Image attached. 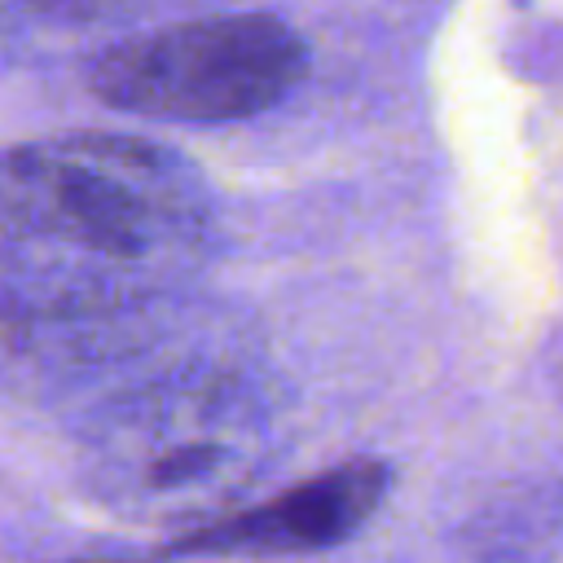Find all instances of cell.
Returning <instances> with one entry per match:
<instances>
[{
	"mask_svg": "<svg viewBox=\"0 0 563 563\" xmlns=\"http://www.w3.org/2000/svg\"><path fill=\"white\" fill-rule=\"evenodd\" d=\"M216 246L202 172L145 136L62 132L0 150V321L141 312Z\"/></svg>",
	"mask_w": 563,
	"mask_h": 563,
	"instance_id": "1",
	"label": "cell"
},
{
	"mask_svg": "<svg viewBox=\"0 0 563 563\" xmlns=\"http://www.w3.org/2000/svg\"><path fill=\"white\" fill-rule=\"evenodd\" d=\"M268 453V405L233 374H176L114 400L88 435L97 501L136 519H216Z\"/></svg>",
	"mask_w": 563,
	"mask_h": 563,
	"instance_id": "2",
	"label": "cell"
},
{
	"mask_svg": "<svg viewBox=\"0 0 563 563\" xmlns=\"http://www.w3.org/2000/svg\"><path fill=\"white\" fill-rule=\"evenodd\" d=\"M308 70L303 35L273 13H202L106 44L88 66L97 101L167 123H233L273 110Z\"/></svg>",
	"mask_w": 563,
	"mask_h": 563,
	"instance_id": "3",
	"label": "cell"
},
{
	"mask_svg": "<svg viewBox=\"0 0 563 563\" xmlns=\"http://www.w3.org/2000/svg\"><path fill=\"white\" fill-rule=\"evenodd\" d=\"M391 466L378 457H352L334 471H321L273 501L216 515L198 528H185L176 554H308L347 541L383 506Z\"/></svg>",
	"mask_w": 563,
	"mask_h": 563,
	"instance_id": "4",
	"label": "cell"
},
{
	"mask_svg": "<svg viewBox=\"0 0 563 563\" xmlns=\"http://www.w3.org/2000/svg\"><path fill=\"white\" fill-rule=\"evenodd\" d=\"M97 22H114L110 0H0V57L53 53Z\"/></svg>",
	"mask_w": 563,
	"mask_h": 563,
	"instance_id": "5",
	"label": "cell"
},
{
	"mask_svg": "<svg viewBox=\"0 0 563 563\" xmlns=\"http://www.w3.org/2000/svg\"><path fill=\"white\" fill-rule=\"evenodd\" d=\"M185 4H202V0H110V13L114 22H123V18H150V13H167Z\"/></svg>",
	"mask_w": 563,
	"mask_h": 563,
	"instance_id": "6",
	"label": "cell"
},
{
	"mask_svg": "<svg viewBox=\"0 0 563 563\" xmlns=\"http://www.w3.org/2000/svg\"><path fill=\"white\" fill-rule=\"evenodd\" d=\"M70 563H132V559H70Z\"/></svg>",
	"mask_w": 563,
	"mask_h": 563,
	"instance_id": "7",
	"label": "cell"
}]
</instances>
